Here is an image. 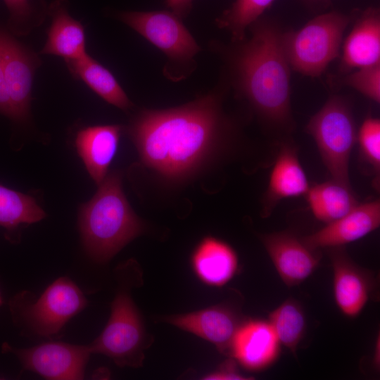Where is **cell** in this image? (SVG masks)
Returning a JSON list of instances; mask_svg holds the SVG:
<instances>
[{"instance_id": "28", "label": "cell", "mask_w": 380, "mask_h": 380, "mask_svg": "<svg viewBox=\"0 0 380 380\" xmlns=\"http://www.w3.org/2000/svg\"><path fill=\"white\" fill-rule=\"evenodd\" d=\"M10 14L11 29L17 34H27L37 25L29 0H4Z\"/></svg>"}, {"instance_id": "29", "label": "cell", "mask_w": 380, "mask_h": 380, "mask_svg": "<svg viewBox=\"0 0 380 380\" xmlns=\"http://www.w3.org/2000/svg\"><path fill=\"white\" fill-rule=\"evenodd\" d=\"M2 33L0 30V113L13 120V113L8 93L2 56Z\"/></svg>"}, {"instance_id": "21", "label": "cell", "mask_w": 380, "mask_h": 380, "mask_svg": "<svg viewBox=\"0 0 380 380\" xmlns=\"http://www.w3.org/2000/svg\"><path fill=\"white\" fill-rule=\"evenodd\" d=\"M65 62L73 77L83 81L108 103L123 110L133 106L113 75L88 53L79 58Z\"/></svg>"}, {"instance_id": "16", "label": "cell", "mask_w": 380, "mask_h": 380, "mask_svg": "<svg viewBox=\"0 0 380 380\" xmlns=\"http://www.w3.org/2000/svg\"><path fill=\"white\" fill-rule=\"evenodd\" d=\"M280 345L267 320L251 319L242 322L239 327L230 354L245 369L259 372L276 362Z\"/></svg>"}, {"instance_id": "3", "label": "cell", "mask_w": 380, "mask_h": 380, "mask_svg": "<svg viewBox=\"0 0 380 380\" xmlns=\"http://www.w3.org/2000/svg\"><path fill=\"white\" fill-rule=\"evenodd\" d=\"M78 226L86 252L101 263L144 232L123 192L120 173L107 174L94 196L80 207Z\"/></svg>"}, {"instance_id": "4", "label": "cell", "mask_w": 380, "mask_h": 380, "mask_svg": "<svg viewBox=\"0 0 380 380\" xmlns=\"http://www.w3.org/2000/svg\"><path fill=\"white\" fill-rule=\"evenodd\" d=\"M87 305L80 289L69 278L62 277L52 282L37 299L23 291L10 301L14 322L25 334L51 338Z\"/></svg>"}, {"instance_id": "23", "label": "cell", "mask_w": 380, "mask_h": 380, "mask_svg": "<svg viewBox=\"0 0 380 380\" xmlns=\"http://www.w3.org/2000/svg\"><path fill=\"white\" fill-rule=\"evenodd\" d=\"M45 216L33 197L0 184V226L8 233L39 222Z\"/></svg>"}, {"instance_id": "17", "label": "cell", "mask_w": 380, "mask_h": 380, "mask_svg": "<svg viewBox=\"0 0 380 380\" xmlns=\"http://www.w3.org/2000/svg\"><path fill=\"white\" fill-rule=\"evenodd\" d=\"M380 64V13L370 7L362 11L343 45L340 70L353 69Z\"/></svg>"}, {"instance_id": "19", "label": "cell", "mask_w": 380, "mask_h": 380, "mask_svg": "<svg viewBox=\"0 0 380 380\" xmlns=\"http://www.w3.org/2000/svg\"><path fill=\"white\" fill-rule=\"evenodd\" d=\"M192 268L206 284L222 286L235 275L238 257L227 242L213 236L204 237L191 255Z\"/></svg>"}, {"instance_id": "32", "label": "cell", "mask_w": 380, "mask_h": 380, "mask_svg": "<svg viewBox=\"0 0 380 380\" xmlns=\"http://www.w3.org/2000/svg\"><path fill=\"white\" fill-rule=\"evenodd\" d=\"M2 304V298H1V292H0V305Z\"/></svg>"}, {"instance_id": "9", "label": "cell", "mask_w": 380, "mask_h": 380, "mask_svg": "<svg viewBox=\"0 0 380 380\" xmlns=\"http://www.w3.org/2000/svg\"><path fill=\"white\" fill-rule=\"evenodd\" d=\"M2 351L13 354L23 369L53 380L82 379L91 354L88 345L55 341L26 348H15L5 343Z\"/></svg>"}, {"instance_id": "13", "label": "cell", "mask_w": 380, "mask_h": 380, "mask_svg": "<svg viewBox=\"0 0 380 380\" xmlns=\"http://www.w3.org/2000/svg\"><path fill=\"white\" fill-rule=\"evenodd\" d=\"M297 150L289 137L279 141V149L262 200L263 217L270 216L281 201L305 196L308 191L310 186Z\"/></svg>"}, {"instance_id": "24", "label": "cell", "mask_w": 380, "mask_h": 380, "mask_svg": "<svg viewBox=\"0 0 380 380\" xmlns=\"http://www.w3.org/2000/svg\"><path fill=\"white\" fill-rule=\"evenodd\" d=\"M267 321L280 344L296 355L306 328L301 305L293 298H288L269 314Z\"/></svg>"}, {"instance_id": "26", "label": "cell", "mask_w": 380, "mask_h": 380, "mask_svg": "<svg viewBox=\"0 0 380 380\" xmlns=\"http://www.w3.org/2000/svg\"><path fill=\"white\" fill-rule=\"evenodd\" d=\"M360 156L371 167L374 175V185L379 186L380 175V120L377 118L367 117L357 131Z\"/></svg>"}, {"instance_id": "27", "label": "cell", "mask_w": 380, "mask_h": 380, "mask_svg": "<svg viewBox=\"0 0 380 380\" xmlns=\"http://www.w3.org/2000/svg\"><path fill=\"white\" fill-rule=\"evenodd\" d=\"M341 82L370 100L378 103L380 102V64L348 72Z\"/></svg>"}, {"instance_id": "7", "label": "cell", "mask_w": 380, "mask_h": 380, "mask_svg": "<svg viewBox=\"0 0 380 380\" xmlns=\"http://www.w3.org/2000/svg\"><path fill=\"white\" fill-rule=\"evenodd\" d=\"M120 285L111 303L109 319L101 334L89 344L92 353L104 355L120 367L142 365L146 348L143 321L131 297L127 264L118 270Z\"/></svg>"}, {"instance_id": "22", "label": "cell", "mask_w": 380, "mask_h": 380, "mask_svg": "<svg viewBox=\"0 0 380 380\" xmlns=\"http://www.w3.org/2000/svg\"><path fill=\"white\" fill-rule=\"evenodd\" d=\"M305 196L314 217L326 224L345 215L359 203L351 185L332 179L310 186Z\"/></svg>"}, {"instance_id": "30", "label": "cell", "mask_w": 380, "mask_h": 380, "mask_svg": "<svg viewBox=\"0 0 380 380\" xmlns=\"http://www.w3.org/2000/svg\"><path fill=\"white\" fill-rule=\"evenodd\" d=\"M204 379L213 380H243L251 378L240 374L236 369L234 362L232 360H229L224 362L218 370L206 375Z\"/></svg>"}, {"instance_id": "11", "label": "cell", "mask_w": 380, "mask_h": 380, "mask_svg": "<svg viewBox=\"0 0 380 380\" xmlns=\"http://www.w3.org/2000/svg\"><path fill=\"white\" fill-rule=\"evenodd\" d=\"M265 251L284 283L297 286L317 269L320 255L302 239L287 231L259 235Z\"/></svg>"}, {"instance_id": "1", "label": "cell", "mask_w": 380, "mask_h": 380, "mask_svg": "<svg viewBox=\"0 0 380 380\" xmlns=\"http://www.w3.org/2000/svg\"><path fill=\"white\" fill-rule=\"evenodd\" d=\"M228 88L178 106L141 110L127 132L143 164L163 178L178 182L194 175L232 141L236 127L223 108Z\"/></svg>"}, {"instance_id": "20", "label": "cell", "mask_w": 380, "mask_h": 380, "mask_svg": "<svg viewBox=\"0 0 380 380\" xmlns=\"http://www.w3.org/2000/svg\"><path fill=\"white\" fill-rule=\"evenodd\" d=\"M51 23L42 54L54 55L64 61L79 58L87 53L84 29L68 13L65 3L57 0L49 7Z\"/></svg>"}, {"instance_id": "15", "label": "cell", "mask_w": 380, "mask_h": 380, "mask_svg": "<svg viewBox=\"0 0 380 380\" xmlns=\"http://www.w3.org/2000/svg\"><path fill=\"white\" fill-rule=\"evenodd\" d=\"M163 320L205 339L225 354H230L232 341L241 324L237 315L224 305L166 316Z\"/></svg>"}, {"instance_id": "2", "label": "cell", "mask_w": 380, "mask_h": 380, "mask_svg": "<svg viewBox=\"0 0 380 380\" xmlns=\"http://www.w3.org/2000/svg\"><path fill=\"white\" fill-rule=\"evenodd\" d=\"M283 32L276 22L261 17L248 27L242 40L210 44L222 62V82L279 141L289 137L296 125Z\"/></svg>"}, {"instance_id": "18", "label": "cell", "mask_w": 380, "mask_h": 380, "mask_svg": "<svg viewBox=\"0 0 380 380\" xmlns=\"http://www.w3.org/2000/svg\"><path fill=\"white\" fill-rule=\"evenodd\" d=\"M122 129L119 125H96L82 128L76 135L77 153L90 177L98 185L108 174Z\"/></svg>"}, {"instance_id": "12", "label": "cell", "mask_w": 380, "mask_h": 380, "mask_svg": "<svg viewBox=\"0 0 380 380\" xmlns=\"http://www.w3.org/2000/svg\"><path fill=\"white\" fill-rule=\"evenodd\" d=\"M328 253L336 305L345 316L355 318L369 299L374 283L372 275L355 264L343 246L329 248Z\"/></svg>"}, {"instance_id": "25", "label": "cell", "mask_w": 380, "mask_h": 380, "mask_svg": "<svg viewBox=\"0 0 380 380\" xmlns=\"http://www.w3.org/2000/svg\"><path fill=\"white\" fill-rule=\"evenodd\" d=\"M274 0H235L215 19L217 26L229 32L231 41L242 40L248 27L262 17Z\"/></svg>"}, {"instance_id": "6", "label": "cell", "mask_w": 380, "mask_h": 380, "mask_svg": "<svg viewBox=\"0 0 380 380\" xmlns=\"http://www.w3.org/2000/svg\"><path fill=\"white\" fill-rule=\"evenodd\" d=\"M122 23L163 52V73L172 81L189 76L196 68L195 57L201 50L182 19L170 11H122Z\"/></svg>"}, {"instance_id": "5", "label": "cell", "mask_w": 380, "mask_h": 380, "mask_svg": "<svg viewBox=\"0 0 380 380\" xmlns=\"http://www.w3.org/2000/svg\"><path fill=\"white\" fill-rule=\"evenodd\" d=\"M348 15L330 11L319 15L297 30L284 31L283 48L291 70L317 77L339 54Z\"/></svg>"}, {"instance_id": "14", "label": "cell", "mask_w": 380, "mask_h": 380, "mask_svg": "<svg viewBox=\"0 0 380 380\" xmlns=\"http://www.w3.org/2000/svg\"><path fill=\"white\" fill-rule=\"evenodd\" d=\"M379 225L380 201L378 198L359 203L345 215L301 239L314 250L340 247L363 238Z\"/></svg>"}, {"instance_id": "31", "label": "cell", "mask_w": 380, "mask_h": 380, "mask_svg": "<svg viewBox=\"0 0 380 380\" xmlns=\"http://www.w3.org/2000/svg\"><path fill=\"white\" fill-rule=\"evenodd\" d=\"M170 11L181 19L185 18L191 12L193 0H165Z\"/></svg>"}, {"instance_id": "10", "label": "cell", "mask_w": 380, "mask_h": 380, "mask_svg": "<svg viewBox=\"0 0 380 380\" xmlns=\"http://www.w3.org/2000/svg\"><path fill=\"white\" fill-rule=\"evenodd\" d=\"M2 56L5 80L13 113V120L25 122L30 117L34 73L42 62L34 52L4 31Z\"/></svg>"}, {"instance_id": "8", "label": "cell", "mask_w": 380, "mask_h": 380, "mask_svg": "<svg viewBox=\"0 0 380 380\" xmlns=\"http://www.w3.org/2000/svg\"><path fill=\"white\" fill-rule=\"evenodd\" d=\"M305 129L314 139L331 179L350 185V158L357 131L348 100L339 95L330 96Z\"/></svg>"}]
</instances>
